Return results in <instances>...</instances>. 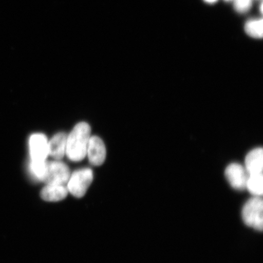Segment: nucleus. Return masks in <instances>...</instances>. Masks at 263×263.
<instances>
[{"label": "nucleus", "instance_id": "1", "mask_svg": "<svg viewBox=\"0 0 263 263\" xmlns=\"http://www.w3.org/2000/svg\"><path fill=\"white\" fill-rule=\"evenodd\" d=\"M90 133V127L87 123L81 122L76 125L67 139L65 154L69 159L80 162L84 159Z\"/></svg>", "mask_w": 263, "mask_h": 263}, {"label": "nucleus", "instance_id": "2", "mask_svg": "<svg viewBox=\"0 0 263 263\" xmlns=\"http://www.w3.org/2000/svg\"><path fill=\"white\" fill-rule=\"evenodd\" d=\"M263 202L261 197L254 196L245 203L242 210L243 221L247 226L258 231L263 229Z\"/></svg>", "mask_w": 263, "mask_h": 263}, {"label": "nucleus", "instance_id": "3", "mask_svg": "<svg viewBox=\"0 0 263 263\" xmlns=\"http://www.w3.org/2000/svg\"><path fill=\"white\" fill-rule=\"evenodd\" d=\"M93 179V174L89 168L77 171L68 181L67 190L72 195L80 198L86 193Z\"/></svg>", "mask_w": 263, "mask_h": 263}, {"label": "nucleus", "instance_id": "4", "mask_svg": "<svg viewBox=\"0 0 263 263\" xmlns=\"http://www.w3.org/2000/svg\"><path fill=\"white\" fill-rule=\"evenodd\" d=\"M70 177L67 164L59 161L47 162V170L44 182L47 184L64 185Z\"/></svg>", "mask_w": 263, "mask_h": 263}, {"label": "nucleus", "instance_id": "5", "mask_svg": "<svg viewBox=\"0 0 263 263\" xmlns=\"http://www.w3.org/2000/svg\"><path fill=\"white\" fill-rule=\"evenodd\" d=\"M225 176L233 189L239 191L246 189L249 174L241 164L236 163L229 164L226 169Z\"/></svg>", "mask_w": 263, "mask_h": 263}, {"label": "nucleus", "instance_id": "6", "mask_svg": "<svg viewBox=\"0 0 263 263\" xmlns=\"http://www.w3.org/2000/svg\"><path fill=\"white\" fill-rule=\"evenodd\" d=\"M48 141L42 134L32 135L29 139V146L31 161H45L48 156Z\"/></svg>", "mask_w": 263, "mask_h": 263}, {"label": "nucleus", "instance_id": "7", "mask_svg": "<svg viewBox=\"0 0 263 263\" xmlns=\"http://www.w3.org/2000/svg\"><path fill=\"white\" fill-rule=\"evenodd\" d=\"M87 155L90 162L94 166H100L104 162L106 149L103 140L100 137H90L88 143Z\"/></svg>", "mask_w": 263, "mask_h": 263}, {"label": "nucleus", "instance_id": "8", "mask_svg": "<svg viewBox=\"0 0 263 263\" xmlns=\"http://www.w3.org/2000/svg\"><path fill=\"white\" fill-rule=\"evenodd\" d=\"M245 168L249 175L262 173L263 150L261 147L255 148L246 156Z\"/></svg>", "mask_w": 263, "mask_h": 263}, {"label": "nucleus", "instance_id": "9", "mask_svg": "<svg viewBox=\"0 0 263 263\" xmlns=\"http://www.w3.org/2000/svg\"><path fill=\"white\" fill-rule=\"evenodd\" d=\"M67 136L64 133H59L48 141V155L57 160L63 158L65 154Z\"/></svg>", "mask_w": 263, "mask_h": 263}, {"label": "nucleus", "instance_id": "10", "mask_svg": "<svg viewBox=\"0 0 263 263\" xmlns=\"http://www.w3.org/2000/svg\"><path fill=\"white\" fill-rule=\"evenodd\" d=\"M68 190L64 185L47 184L41 191V196L48 202H57L65 198L68 195Z\"/></svg>", "mask_w": 263, "mask_h": 263}, {"label": "nucleus", "instance_id": "11", "mask_svg": "<svg viewBox=\"0 0 263 263\" xmlns=\"http://www.w3.org/2000/svg\"><path fill=\"white\" fill-rule=\"evenodd\" d=\"M246 189L254 196L261 197L263 193L262 173L249 175L247 181Z\"/></svg>", "mask_w": 263, "mask_h": 263}, {"label": "nucleus", "instance_id": "12", "mask_svg": "<svg viewBox=\"0 0 263 263\" xmlns=\"http://www.w3.org/2000/svg\"><path fill=\"white\" fill-rule=\"evenodd\" d=\"M29 170L35 179L44 181L47 173V162L45 161H31Z\"/></svg>", "mask_w": 263, "mask_h": 263}, {"label": "nucleus", "instance_id": "13", "mask_svg": "<svg viewBox=\"0 0 263 263\" xmlns=\"http://www.w3.org/2000/svg\"><path fill=\"white\" fill-rule=\"evenodd\" d=\"M245 31L252 37L261 39L262 37V21H249L245 26Z\"/></svg>", "mask_w": 263, "mask_h": 263}, {"label": "nucleus", "instance_id": "14", "mask_svg": "<svg viewBox=\"0 0 263 263\" xmlns=\"http://www.w3.org/2000/svg\"><path fill=\"white\" fill-rule=\"evenodd\" d=\"M252 0H235V8L239 12H245L251 8Z\"/></svg>", "mask_w": 263, "mask_h": 263}, {"label": "nucleus", "instance_id": "15", "mask_svg": "<svg viewBox=\"0 0 263 263\" xmlns=\"http://www.w3.org/2000/svg\"><path fill=\"white\" fill-rule=\"evenodd\" d=\"M206 2L209 3H214L216 1V0H205Z\"/></svg>", "mask_w": 263, "mask_h": 263}]
</instances>
